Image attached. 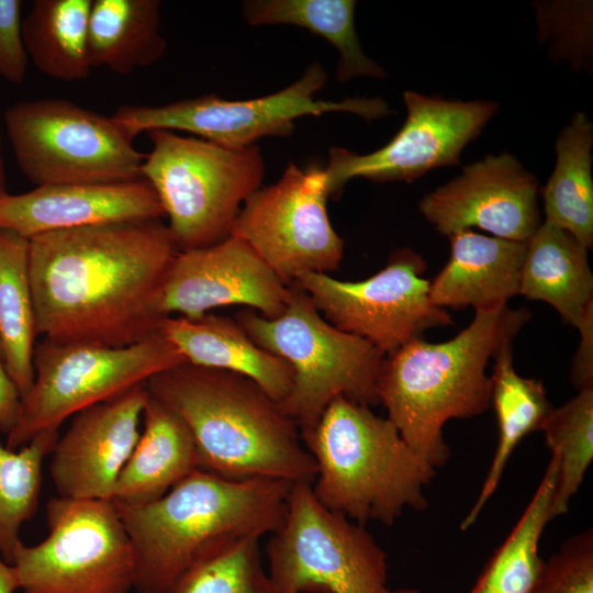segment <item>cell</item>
I'll return each mask as SVG.
<instances>
[{"instance_id": "cell-3", "label": "cell", "mask_w": 593, "mask_h": 593, "mask_svg": "<svg viewBox=\"0 0 593 593\" xmlns=\"http://www.w3.org/2000/svg\"><path fill=\"white\" fill-rule=\"evenodd\" d=\"M292 484L275 479L228 480L195 470L143 505L114 503L128 535L137 593H168L206 552L282 524Z\"/></svg>"}, {"instance_id": "cell-20", "label": "cell", "mask_w": 593, "mask_h": 593, "mask_svg": "<svg viewBox=\"0 0 593 593\" xmlns=\"http://www.w3.org/2000/svg\"><path fill=\"white\" fill-rule=\"evenodd\" d=\"M450 257L429 281L438 307L492 311L519 294L527 240H511L465 230L448 236Z\"/></svg>"}, {"instance_id": "cell-17", "label": "cell", "mask_w": 593, "mask_h": 593, "mask_svg": "<svg viewBox=\"0 0 593 593\" xmlns=\"http://www.w3.org/2000/svg\"><path fill=\"white\" fill-rule=\"evenodd\" d=\"M538 180L508 153L488 155L422 198L419 211L444 235L478 227L526 242L541 224Z\"/></svg>"}, {"instance_id": "cell-19", "label": "cell", "mask_w": 593, "mask_h": 593, "mask_svg": "<svg viewBox=\"0 0 593 593\" xmlns=\"http://www.w3.org/2000/svg\"><path fill=\"white\" fill-rule=\"evenodd\" d=\"M161 216L160 202L143 178L112 183L45 184L25 193L0 197V230L12 231L26 239Z\"/></svg>"}, {"instance_id": "cell-2", "label": "cell", "mask_w": 593, "mask_h": 593, "mask_svg": "<svg viewBox=\"0 0 593 593\" xmlns=\"http://www.w3.org/2000/svg\"><path fill=\"white\" fill-rule=\"evenodd\" d=\"M146 388L187 425L200 470L228 480L314 482L317 467L296 424L249 378L186 362Z\"/></svg>"}, {"instance_id": "cell-26", "label": "cell", "mask_w": 593, "mask_h": 593, "mask_svg": "<svg viewBox=\"0 0 593 593\" xmlns=\"http://www.w3.org/2000/svg\"><path fill=\"white\" fill-rule=\"evenodd\" d=\"M354 0H248L242 14L249 25H294L322 36L338 52L336 80L384 78L385 70L362 51L355 27Z\"/></svg>"}, {"instance_id": "cell-29", "label": "cell", "mask_w": 593, "mask_h": 593, "mask_svg": "<svg viewBox=\"0 0 593 593\" xmlns=\"http://www.w3.org/2000/svg\"><path fill=\"white\" fill-rule=\"evenodd\" d=\"M92 0H35L22 21L29 58L44 75L64 81L87 78Z\"/></svg>"}, {"instance_id": "cell-10", "label": "cell", "mask_w": 593, "mask_h": 593, "mask_svg": "<svg viewBox=\"0 0 593 593\" xmlns=\"http://www.w3.org/2000/svg\"><path fill=\"white\" fill-rule=\"evenodd\" d=\"M4 122L16 164L36 187L142 178L145 156L111 116L69 100L37 99L11 105Z\"/></svg>"}, {"instance_id": "cell-39", "label": "cell", "mask_w": 593, "mask_h": 593, "mask_svg": "<svg viewBox=\"0 0 593 593\" xmlns=\"http://www.w3.org/2000/svg\"><path fill=\"white\" fill-rule=\"evenodd\" d=\"M8 193L5 187V171L1 152V135H0V197Z\"/></svg>"}, {"instance_id": "cell-36", "label": "cell", "mask_w": 593, "mask_h": 593, "mask_svg": "<svg viewBox=\"0 0 593 593\" xmlns=\"http://www.w3.org/2000/svg\"><path fill=\"white\" fill-rule=\"evenodd\" d=\"M580 344L571 367V382L578 390L593 387V313L578 327Z\"/></svg>"}, {"instance_id": "cell-30", "label": "cell", "mask_w": 593, "mask_h": 593, "mask_svg": "<svg viewBox=\"0 0 593 593\" xmlns=\"http://www.w3.org/2000/svg\"><path fill=\"white\" fill-rule=\"evenodd\" d=\"M557 480L555 458L519 519L492 553L469 593H530L542 566L541 535L550 519V504Z\"/></svg>"}, {"instance_id": "cell-9", "label": "cell", "mask_w": 593, "mask_h": 593, "mask_svg": "<svg viewBox=\"0 0 593 593\" xmlns=\"http://www.w3.org/2000/svg\"><path fill=\"white\" fill-rule=\"evenodd\" d=\"M266 555L279 593H421L392 589L385 551L363 525L322 505L309 483L292 484Z\"/></svg>"}, {"instance_id": "cell-32", "label": "cell", "mask_w": 593, "mask_h": 593, "mask_svg": "<svg viewBox=\"0 0 593 593\" xmlns=\"http://www.w3.org/2000/svg\"><path fill=\"white\" fill-rule=\"evenodd\" d=\"M58 437V432H44L16 450L0 440V555L8 563L21 542L22 525L37 508L43 461Z\"/></svg>"}, {"instance_id": "cell-11", "label": "cell", "mask_w": 593, "mask_h": 593, "mask_svg": "<svg viewBox=\"0 0 593 593\" xmlns=\"http://www.w3.org/2000/svg\"><path fill=\"white\" fill-rule=\"evenodd\" d=\"M326 81L325 69L314 63L296 81L268 96L225 100L211 93L163 105H122L111 118L133 139L142 132L178 130L225 148L240 149L264 137L290 136L294 121L304 115L347 112L377 120L390 113L381 98L315 99Z\"/></svg>"}, {"instance_id": "cell-8", "label": "cell", "mask_w": 593, "mask_h": 593, "mask_svg": "<svg viewBox=\"0 0 593 593\" xmlns=\"http://www.w3.org/2000/svg\"><path fill=\"white\" fill-rule=\"evenodd\" d=\"M186 362L159 329L124 347L43 338L34 347V380L21 396L18 418L7 435L5 447L16 450L41 433L58 432L78 412Z\"/></svg>"}, {"instance_id": "cell-35", "label": "cell", "mask_w": 593, "mask_h": 593, "mask_svg": "<svg viewBox=\"0 0 593 593\" xmlns=\"http://www.w3.org/2000/svg\"><path fill=\"white\" fill-rule=\"evenodd\" d=\"M21 0H0V78L22 85L26 78L29 55L22 34Z\"/></svg>"}, {"instance_id": "cell-31", "label": "cell", "mask_w": 593, "mask_h": 593, "mask_svg": "<svg viewBox=\"0 0 593 593\" xmlns=\"http://www.w3.org/2000/svg\"><path fill=\"white\" fill-rule=\"evenodd\" d=\"M551 407L540 430L557 462L550 519L566 514L593 460V387Z\"/></svg>"}, {"instance_id": "cell-34", "label": "cell", "mask_w": 593, "mask_h": 593, "mask_svg": "<svg viewBox=\"0 0 593 593\" xmlns=\"http://www.w3.org/2000/svg\"><path fill=\"white\" fill-rule=\"evenodd\" d=\"M530 593H593V533L581 532L544 560Z\"/></svg>"}, {"instance_id": "cell-12", "label": "cell", "mask_w": 593, "mask_h": 593, "mask_svg": "<svg viewBox=\"0 0 593 593\" xmlns=\"http://www.w3.org/2000/svg\"><path fill=\"white\" fill-rule=\"evenodd\" d=\"M47 537L22 541L10 564L23 593H128L134 589L132 545L112 501L52 497Z\"/></svg>"}, {"instance_id": "cell-28", "label": "cell", "mask_w": 593, "mask_h": 593, "mask_svg": "<svg viewBox=\"0 0 593 593\" xmlns=\"http://www.w3.org/2000/svg\"><path fill=\"white\" fill-rule=\"evenodd\" d=\"M37 336L29 273V239L0 230V347L4 367L21 396L34 380Z\"/></svg>"}, {"instance_id": "cell-40", "label": "cell", "mask_w": 593, "mask_h": 593, "mask_svg": "<svg viewBox=\"0 0 593 593\" xmlns=\"http://www.w3.org/2000/svg\"><path fill=\"white\" fill-rule=\"evenodd\" d=\"M0 357L2 358L1 347H0Z\"/></svg>"}, {"instance_id": "cell-6", "label": "cell", "mask_w": 593, "mask_h": 593, "mask_svg": "<svg viewBox=\"0 0 593 593\" xmlns=\"http://www.w3.org/2000/svg\"><path fill=\"white\" fill-rule=\"evenodd\" d=\"M234 320L255 344L292 367L291 391L279 404L301 436L316 425L337 396L367 406L380 404L377 383L385 355L327 322L298 286H290L287 307L278 317L267 318L246 309Z\"/></svg>"}, {"instance_id": "cell-37", "label": "cell", "mask_w": 593, "mask_h": 593, "mask_svg": "<svg viewBox=\"0 0 593 593\" xmlns=\"http://www.w3.org/2000/svg\"><path fill=\"white\" fill-rule=\"evenodd\" d=\"M21 394L0 357V433L9 434L20 409Z\"/></svg>"}, {"instance_id": "cell-22", "label": "cell", "mask_w": 593, "mask_h": 593, "mask_svg": "<svg viewBox=\"0 0 593 593\" xmlns=\"http://www.w3.org/2000/svg\"><path fill=\"white\" fill-rule=\"evenodd\" d=\"M142 418L143 432L116 481V504L156 501L199 469L194 440L178 415L148 393Z\"/></svg>"}, {"instance_id": "cell-1", "label": "cell", "mask_w": 593, "mask_h": 593, "mask_svg": "<svg viewBox=\"0 0 593 593\" xmlns=\"http://www.w3.org/2000/svg\"><path fill=\"white\" fill-rule=\"evenodd\" d=\"M179 251L160 219L108 223L29 239L37 335L124 347L159 329L166 273Z\"/></svg>"}, {"instance_id": "cell-18", "label": "cell", "mask_w": 593, "mask_h": 593, "mask_svg": "<svg viewBox=\"0 0 593 593\" xmlns=\"http://www.w3.org/2000/svg\"><path fill=\"white\" fill-rule=\"evenodd\" d=\"M146 383L72 416L49 454L57 496L112 501L119 475L138 438Z\"/></svg>"}, {"instance_id": "cell-23", "label": "cell", "mask_w": 593, "mask_h": 593, "mask_svg": "<svg viewBox=\"0 0 593 593\" xmlns=\"http://www.w3.org/2000/svg\"><path fill=\"white\" fill-rule=\"evenodd\" d=\"M588 250L572 234L545 221L527 240L519 294L546 302L563 323L578 328L593 313Z\"/></svg>"}, {"instance_id": "cell-14", "label": "cell", "mask_w": 593, "mask_h": 593, "mask_svg": "<svg viewBox=\"0 0 593 593\" xmlns=\"http://www.w3.org/2000/svg\"><path fill=\"white\" fill-rule=\"evenodd\" d=\"M425 268L419 254L402 248L390 255L380 271L361 281L304 273L292 284L310 296L327 322L387 356L429 328L452 324L449 313L429 299Z\"/></svg>"}, {"instance_id": "cell-13", "label": "cell", "mask_w": 593, "mask_h": 593, "mask_svg": "<svg viewBox=\"0 0 593 593\" xmlns=\"http://www.w3.org/2000/svg\"><path fill=\"white\" fill-rule=\"evenodd\" d=\"M328 198L323 167L290 163L276 183L244 201L230 235L247 243L287 286L304 273L329 275L343 260L344 240L329 221Z\"/></svg>"}, {"instance_id": "cell-21", "label": "cell", "mask_w": 593, "mask_h": 593, "mask_svg": "<svg viewBox=\"0 0 593 593\" xmlns=\"http://www.w3.org/2000/svg\"><path fill=\"white\" fill-rule=\"evenodd\" d=\"M159 331L188 363L245 376L278 403L291 391L290 363L255 344L235 320L211 313L193 318L169 315Z\"/></svg>"}, {"instance_id": "cell-38", "label": "cell", "mask_w": 593, "mask_h": 593, "mask_svg": "<svg viewBox=\"0 0 593 593\" xmlns=\"http://www.w3.org/2000/svg\"><path fill=\"white\" fill-rule=\"evenodd\" d=\"M19 584L13 567L0 555V593H14Z\"/></svg>"}, {"instance_id": "cell-7", "label": "cell", "mask_w": 593, "mask_h": 593, "mask_svg": "<svg viewBox=\"0 0 593 593\" xmlns=\"http://www.w3.org/2000/svg\"><path fill=\"white\" fill-rule=\"evenodd\" d=\"M147 133L152 149L142 178L154 189L178 249L228 237L244 201L260 188L265 164L259 148H225L168 130Z\"/></svg>"}, {"instance_id": "cell-5", "label": "cell", "mask_w": 593, "mask_h": 593, "mask_svg": "<svg viewBox=\"0 0 593 593\" xmlns=\"http://www.w3.org/2000/svg\"><path fill=\"white\" fill-rule=\"evenodd\" d=\"M301 438L317 467L313 493L326 508L391 526L406 508L427 507L424 491L437 470L370 406L337 396Z\"/></svg>"}, {"instance_id": "cell-33", "label": "cell", "mask_w": 593, "mask_h": 593, "mask_svg": "<svg viewBox=\"0 0 593 593\" xmlns=\"http://www.w3.org/2000/svg\"><path fill=\"white\" fill-rule=\"evenodd\" d=\"M259 539L248 537L206 552L168 593H279L262 567Z\"/></svg>"}, {"instance_id": "cell-4", "label": "cell", "mask_w": 593, "mask_h": 593, "mask_svg": "<svg viewBox=\"0 0 593 593\" xmlns=\"http://www.w3.org/2000/svg\"><path fill=\"white\" fill-rule=\"evenodd\" d=\"M529 315L507 306L477 311L451 339L415 338L384 357L377 383L379 403L402 438L436 470L450 458L444 425L489 409L488 362L504 342L515 338Z\"/></svg>"}, {"instance_id": "cell-24", "label": "cell", "mask_w": 593, "mask_h": 593, "mask_svg": "<svg viewBox=\"0 0 593 593\" xmlns=\"http://www.w3.org/2000/svg\"><path fill=\"white\" fill-rule=\"evenodd\" d=\"M512 344L513 340L504 342L493 356L490 405L496 415L499 439L480 492L460 523L462 532L477 522L495 493L514 449L525 436L540 430L552 407L541 381L515 371Z\"/></svg>"}, {"instance_id": "cell-15", "label": "cell", "mask_w": 593, "mask_h": 593, "mask_svg": "<svg viewBox=\"0 0 593 593\" xmlns=\"http://www.w3.org/2000/svg\"><path fill=\"white\" fill-rule=\"evenodd\" d=\"M406 120L382 147L368 154L329 148L324 168L329 197H339L345 184L361 177L374 182H412L427 171L459 165L462 149L496 114L491 101L445 100L404 91Z\"/></svg>"}, {"instance_id": "cell-25", "label": "cell", "mask_w": 593, "mask_h": 593, "mask_svg": "<svg viewBox=\"0 0 593 593\" xmlns=\"http://www.w3.org/2000/svg\"><path fill=\"white\" fill-rule=\"evenodd\" d=\"M158 0H92L88 54L92 68L120 75L157 63L166 52Z\"/></svg>"}, {"instance_id": "cell-16", "label": "cell", "mask_w": 593, "mask_h": 593, "mask_svg": "<svg viewBox=\"0 0 593 593\" xmlns=\"http://www.w3.org/2000/svg\"><path fill=\"white\" fill-rule=\"evenodd\" d=\"M290 298L284 284L243 239L228 236L201 248L179 250L163 282L164 316L199 317L212 309L247 305L267 318L281 315Z\"/></svg>"}, {"instance_id": "cell-27", "label": "cell", "mask_w": 593, "mask_h": 593, "mask_svg": "<svg viewBox=\"0 0 593 593\" xmlns=\"http://www.w3.org/2000/svg\"><path fill=\"white\" fill-rule=\"evenodd\" d=\"M593 125L575 113L556 141V165L540 189L546 222L572 234L585 247L593 245Z\"/></svg>"}]
</instances>
